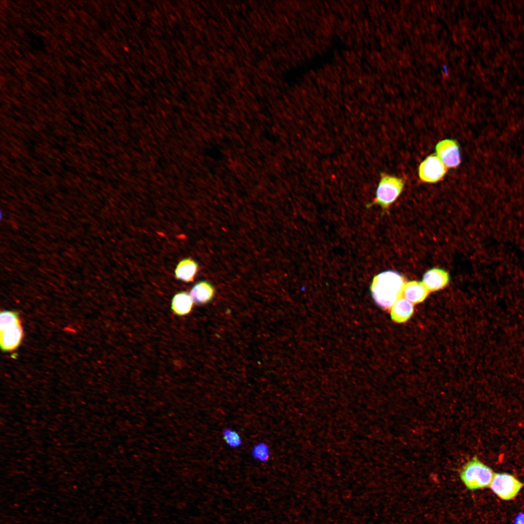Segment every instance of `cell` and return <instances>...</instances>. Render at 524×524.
<instances>
[{"label":"cell","instance_id":"1","mask_svg":"<svg viewBox=\"0 0 524 524\" xmlns=\"http://www.w3.org/2000/svg\"><path fill=\"white\" fill-rule=\"evenodd\" d=\"M405 283L404 278L399 273L387 270L374 277L370 291L375 302L382 308L388 310L402 297Z\"/></svg>","mask_w":524,"mask_h":524},{"label":"cell","instance_id":"2","mask_svg":"<svg viewBox=\"0 0 524 524\" xmlns=\"http://www.w3.org/2000/svg\"><path fill=\"white\" fill-rule=\"evenodd\" d=\"M494 473L492 469L475 457L466 463L459 472V477L470 490L490 486Z\"/></svg>","mask_w":524,"mask_h":524},{"label":"cell","instance_id":"3","mask_svg":"<svg viewBox=\"0 0 524 524\" xmlns=\"http://www.w3.org/2000/svg\"><path fill=\"white\" fill-rule=\"evenodd\" d=\"M405 182L403 179L385 173H380V178L374 200L367 205L369 207L377 204L387 210L402 192Z\"/></svg>","mask_w":524,"mask_h":524},{"label":"cell","instance_id":"4","mask_svg":"<svg viewBox=\"0 0 524 524\" xmlns=\"http://www.w3.org/2000/svg\"><path fill=\"white\" fill-rule=\"evenodd\" d=\"M523 486V483L513 475L494 473L489 487L500 499L510 500L517 495Z\"/></svg>","mask_w":524,"mask_h":524},{"label":"cell","instance_id":"5","mask_svg":"<svg viewBox=\"0 0 524 524\" xmlns=\"http://www.w3.org/2000/svg\"><path fill=\"white\" fill-rule=\"evenodd\" d=\"M447 167L436 155L427 156L420 164L418 175L420 179L427 183H436L443 178Z\"/></svg>","mask_w":524,"mask_h":524},{"label":"cell","instance_id":"6","mask_svg":"<svg viewBox=\"0 0 524 524\" xmlns=\"http://www.w3.org/2000/svg\"><path fill=\"white\" fill-rule=\"evenodd\" d=\"M436 155L448 168H456L460 163L459 147L457 142L452 139L439 142L435 147Z\"/></svg>","mask_w":524,"mask_h":524},{"label":"cell","instance_id":"7","mask_svg":"<svg viewBox=\"0 0 524 524\" xmlns=\"http://www.w3.org/2000/svg\"><path fill=\"white\" fill-rule=\"evenodd\" d=\"M23 336L21 323L0 331V343L1 349L4 352L16 349L20 344Z\"/></svg>","mask_w":524,"mask_h":524},{"label":"cell","instance_id":"8","mask_svg":"<svg viewBox=\"0 0 524 524\" xmlns=\"http://www.w3.org/2000/svg\"><path fill=\"white\" fill-rule=\"evenodd\" d=\"M449 281L448 273L443 269L434 268L424 275L422 282L429 291H436L444 288Z\"/></svg>","mask_w":524,"mask_h":524},{"label":"cell","instance_id":"9","mask_svg":"<svg viewBox=\"0 0 524 524\" xmlns=\"http://www.w3.org/2000/svg\"><path fill=\"white\" fill-rule=\"evenodd\" d=\"M428 293L429 291L422 282L413 280L405 283L402 295L410 302L417 304L423 301Z\"/></svg>","mask_w":524,"mask_h":524},{"label":"cell","instance_id":"10","mask_svg":"<svg viewBox=\"0 0 524 524\" xmlns=\"http://www.w3.org/2000/svg\"><path fill=\"white\" fill-rule=\"evenodd\" d=\"M214 293V288L210 283L201 281L193 287L190 295L194 302L198 304H204L213 299Z\"/></svg>","mask_w":524,"mask_h":524},{"label":"cell","instance_id":"11","mask_svg":"<svg viewBox=\"0 0 524 524\" xmlns=\"http://www.w3.org/2000/svg\"><path fill=\"white\" fill-rule=\"evenodd\" d=\"M197 263L191 258L182 260L175 270V278L186 282H193L198 271Z\"/></svg>","mask_w":524,"mask_h":524},{"label":"cell","instance_id":"12","mask_svg":"<svg viewBox=\"0 0 524 524\" xmlns=\"http://www.w3.org/2000/svg\"><path fill=\"white\" fill-rule=\"evenodd\" d=\"M413 305L407 299L401 297L393 305L391 311L392 319L397 323L406 322L412 316Z\"/></svg>","mask_w":524,"mask_h":524},{"label":"cell","instance_id":"13","mask_svg":"<svg viewBox=\"0 0 524 524\" xmlns=\"http://www.w3.org/2000/svg\"><path fill=\"white\" fill-rule=\"evenodd\" d=\"M193 303L194 301L188 292H180L173 296L171 302V309L177 315H185L191 311Z\"/></svg>","mask_w":524,"mask_h":524},{"label":"cell","instance_id":"14","mask_svg":"<svg viewBox=\"0 0 524 524\" xmlns=\"http://www.w3.org/2000/svg\"><path fill=\"white\" fill-rule=\"evenodd\" d=\"M21 323L18 313L15 311H4L0 314V331Z\"/></svg>","mask_w":524,"mask_h":524},{"label":"cell","instance_id":"15","mask_svg":"<svg viewBox=\"0 0 524 524\" xmlns=\"http://www.w3.org/2000/svg\"><path fill=\"white\" fill-rule=\"evenodd\" d=\"M224 439L230 447L236 448L242 443L241 439L239 434L230 429H226L223 432Z\"/></svg>","mask_w":524,"mask_h":524},{"label":"cell","instance_id":"16","mask_svg":"<svg viewBox=\"0 0 524 524\" xmlns=\"http://www.w3.org/2000/svg\"><path fill=\"white\" fill-rule=\"evenodd\" d=\"M252 454L255 458L262 461H266L269 458L268 447L264 443H259L253 448Z\"/></svg>","mask_w":524,"mask_h":524},{"label":"cell","instance_id":"17","mask_svg":"<svg viewBox=\"0 0 524 524\" xmlns=\"http://www.w3.org/2000/svg\"><path fill=\"white\" fill-rule=\"evenodd\" d=\"M514 524H524V513H520L515 518Z\"/></svg>","mask_w":524,"mask_h":524}]
</instances>
